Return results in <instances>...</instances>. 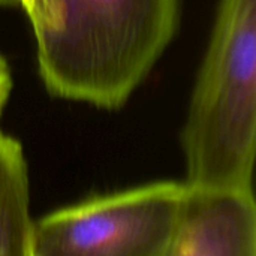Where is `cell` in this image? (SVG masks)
<instances>
[{"mask_svg":"<svg viewBox=\"0 0 256 256\" xmlns=\"http://www.w3.org/2000/svg\"><path fill=\"white\" fill-rule=\"evenodd\" d=\"M189 189L156 182L52 212L33 222V256H160L171 242Z\"/></svg>","mask_w":256,"mask_h":256,"instance_id":"3","label":"cell"},{"mask_svg":"<svg viewBox=\"0 0 256 256\" xmlns=\"http://www.w3.org/2000/svg\"><path fill=\"white\" fill-rule=\"evenodd\" d=\"M45 88L102 110L123 106L174 39L180 0H16Z\"/></svg>","mask_w":256,"mask_h":256,"instance_id":"1","label":"cell"},{"mask_svg":"<svg viewBox=\"0 0 256 256\" xmlns=\"http://www.w3.org/2000/svg\"><path fill=\"white\" fill-rule=\"evenodd\" d=\"M160 256H256L254 192L189 189L180 224Z\"/></svg>","mask_w":256,"mask_h":256,"instance_id":"4","label":"cell"},{"mask_svg":"<svg viewBox=\"0 0 256 256\" xmlns=\"http://www.w3.org/2000/svg\"><path fill=\"white\" fill-rule=\"evenodd\" d=\"M182 146L190 190L254 192L256 0H219Z\"/></svg>","mask_w":256,"mask_h":256,"instance_id":"2","label":"cell"},{"mask_svg":"<svg viewBox=\"0 0 256 256\" xmlns=\"http://www.w3.org/2000/svg\"><path fill=\"white\" fill-rule=\"evenodd\" d=\"M10 90H12V75H10V69L8 62L4 60V57L0 54V114L10 96Z\"/></svg>","mask_w":256,"mask_h":256,"instance_id":"6","label":"cell"},{"mask_svg":"<svg viewBox=\"0 0 256 256\" xmlns=\"http://www.w3.org/2000/svg\"><path fill=\"white\" fill-rule=\"evenodd\" d=\"M3 2H6V0H0V3H3Z\"/></svg>","mask_w":256,"mask_h":256,"instance_id":"7","label":"cell"},{"mask_svg":"<svg viewBox=\"0 0 256 256\" xmlns=\"http://www.w3.org/2000/svg\"><path fill=\"white\" fill-rule=\"evenodd\" d=\"M28 176L21 144L0 134V256L32 255Z\"/></svg>","mask_w":256,"mask_h":256,"instance_id":"5","label":"cell"}]
</instances>
